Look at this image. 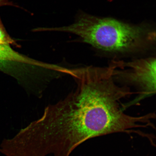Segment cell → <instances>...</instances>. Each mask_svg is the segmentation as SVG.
Wrapping results in <instances>:
<instances>
[{"mask_svg": "<svg viewBox=\"0 0 156 156\" xmlns=\"http://www.w3.org/2000/svg\"><path fill=\"white\" fill-rule=\"evenodd\" d=\"M12 45L18 46L15 41L8 34L0 17V45Z\"/></svg>", "mask_w": 156, "mask_h": 156, "instance_id": "5", "label": "cell"}, {"mask_svg": "<svg viewBox=\"0 0 156 156\" xmlns=\"http://www.w3.org/2000/svg\"><path fill=\"white\" fill-rule=\"evenodd\" d=\"M26 60V56L16 51L10 45H0V71L12 75Z\"/></svg>", "mask_w": 156, "mask_h": 156, "instance_id": "4", "label": "cell"}, {"mask_svg": "<svg viewBox=\"0 0 156 156\" xmlns=\"http://www.w3.org/2000/svg\"><path fill=\"white\" fill-rule=\"evenodd\" d=\"M5 6H15V5L11 0H0V7Z\"/></svg>", "mask_w": 156, "mask_h": 156, "instance_id": "6", "label": "cell"}, {"mask_svg": "<svg viewBox=\"0 0 156 156\" xmlns=\"http://www.w3.org/2000/svg\"><path fill=\"white\" fill-rule=\"evenodd\" d=\"M46 30L72 33L95 48L112 53L139 51L147 49L155 41V32L147 27L87 14L81 15L69 26L46 28Z\"/></svg>", "mask_w": 156, "mask_h": 156, "instance_id": "2", "label": "cell"}, {"mask_svg": "<svg viewBox=\"0 0 156 156\" xmlns=\"http://www.w3.org/2000/svg\"><path fill=\"white\" fill-rule=\"evenodd\" d=\"M115 68L112 62L108 67L73 69L76 88L53 105L51 116L52 136L64 155L90 138L119 132L142 135L136 129L153 124L154 113L136 116L124 112L122 99L136 93L119 85Z\"/></svg>", "mask_w": 156, "mask_h": 156, "instance_id": "1", "label": "cell"}, {"mask_svg": "<svg viewBox=\"0 0 156 156\" xmlns=\"http://www.w3.org/2000/svg\"><path fill=\"white\" fill-rule=\"evenodd\" d=\"M115 77L126 85L138 89V97L134 102L156 92V59L150 58L127 62H116Z\"/></svg>", "mask_w": 156, "mask_h": 156, "instance_id": "3", "label": "cell"}, {"mask_svg": "<svg viewBox=\"0 0 156 156\" xmlns=\"http://www.w3.org/2000/svg\"><path fill=\"white\" fill-rule=\"evenodd\" d=\"M34 63H33V64H32V65H31V66H32V65H34ZM19 75H20V74H19V75L18 76H16V77H17V76H19Z\"/></svg>", "mask_w": 156, "mask_h": 156, "instance_id": "7", "label": "cell"}]
</instances>
